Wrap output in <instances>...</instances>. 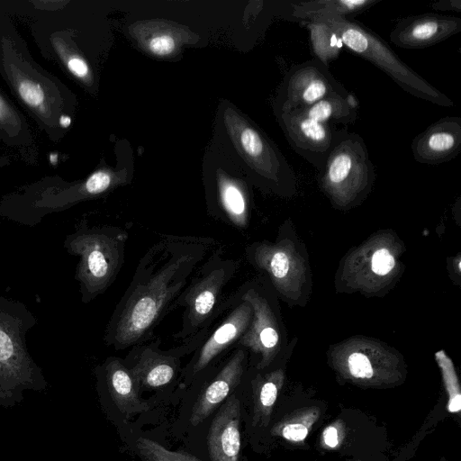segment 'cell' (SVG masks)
<instances>
[{"label":"cell","mask_w":461,"mask_h":461,"mask_svg":"<svg viewBox=\"0 0 461 461\" xmlns=\"http://www.w3.org/2000/svg\"><path fill=\"white\" fill-rule=\"evenodd\" d=\"M252 314L250 303L242 299L237 290L231 294L230 306L194 350L185 368L187 379L196 378L221 357H226L246 331Z\"/></svg>","instance_id":"obj_8"},{"label":"cell","mask_w":461,"mask_h":461,"mask_svg":"<svg viewBox=\"0 0 461 461\" xmlns=\"http://www.w3.org/2000/svg\"><path fill=\"white\" fill-rule=\"evenodd\" d=\"M12 2H0V76L15 100L53 142L65 137L61 116H72V93L37 63L8 15Z\"/></svg>","instance_id":"obj_2"},{"label":"cell","mask_w":461,"mask_h":461,"mask_svg":"<svg viewBox=\"0 0 461 461\" xmlns=\"http://www.w3.org/2000/svg\"><path fill=\"white\" fill-rule=\"evenodd\" d=\"M394 267V259L385 249L377 250L372 259L373 271L380 276L388 274Z\"/></svg>","instance_id":"obj_26"},{"label":"cell","mask_w":461,"mask_h":461,"mask_svg":"<svg viewBox=\"0 0 461 461\" xmlns=\"http://www.w3.org/2000/svg\"><path fill=\"white\" fill-rule=\"evenodd\" d=\"M278 116L293 150L321 172L341 134L342 128L318 122L301 110H294Z\"/></svg>","instance_id":"obj_10"},{"label":"cell","mask_w":461,"mask_h":461,"mask_svg":"<svg viewBox=\"0 0 461 461\" xmlns=\"http://www.w3.org/2000/svg\"><path fill=\"white\" fill-rule=\"evenodd\" d=\"M240 421V401L232 395L220 408L209 429L207 446L211 461H238Z\"/></svg>","instance_id":"obj_15"},{"label":"cell","mask_w":461,"mask_h":461,"mask_svg":"<svg viewBox=\"0 0 461 461\" xmlns=\"http://www.w3.org/2000/svg\"><path fill=\"white\" fill-rule=\"evenodd\" d=\"M218 244L210 237L161 235L139 260L105 326L104 344L122 350L153 339L157 326Z\"/></svg>","instance_id":"obj_1"},{"label":"cell","mask_w":461,"mask_h":461,"mask_svg":"<svg viewBox=\"0 0 461 461\" xmlns=\"http://www.w3.org/2000/svg\"><path fill=\"white\" fill-rule=\"evenodd\" d=\"M268 264L274 277L281 279L287 275L289 270V260L284 252L278 251L274 253Z\"/></svg>","instance_id":"obj_27"},{"label":"cell","mask_w":461,"mask_h":461,"mask_svg":"<svg viewBox=\"0 0 461 461\" xmlns=\"http://www.w3.org/2000/svg\"><path fill=\"white\" fill-rule=\"evenodd\" d=\"M359 103L353 93H333L301 110L309 118L330 125L353 124L357 118Z\"/></svg>","instance_id":"obj_18"},{"label":"cell","mask_w":461,"mask_h":461,"mask_svg":"<svg viewBox=\"0 0 461 461\" xmlns=\"http://www.w3.org/2000/svg\"><path fill=\"white\" fill-rule=\"evenodd\" d=\"M277 396V386L272 380L266 381L259 388L255 406V420L266 417Z\"/></svg>","instance_id":"obj_23"},{"label":"cell","mask_w":461,"mask_h":461,"mask_svg":"<svg viewBox=\"0 0 461 461\" xmlns=\"http://www.w3.org/2000/svg\"><path fill=\"white\" fill-rule=\"evenodd\" d=\"M11 158L5 155H0V169L10 165Z\"/></svg>","instance_id":"obj_31"},{"label":"cell","mask_w":461,"mask_h":461,"mask_svg":"<svg viewBox=\"0 0 461 461\" xmlns=\"http://www.w3.org/2000/svg\"><path fill=\"white\" fill-rule=\"evenodd\" d=\"M432 8L441 11H457L461 10L460 0H442L432 4Z\"/></svg>","instance_id":"obj_29"},{"label":"cell","mask_w":461,"mask_h":461,"mask_svg":"<svg viewBox=\"0 0 461 461\" xmlns=\"http://www.w3.org/2000/svg\"><path fill=\"white\" fill-rule=\"evenodd\" d=\"M135 447L143 461H201L187 453L168 450L158 442L143 437L136 440Z\"/></svg>","instance_id":"obj_22"},{"label":"cell","mask_w":461,"mask_h":461,"mask_svg":"<svg viewBox=\"0 0 461 461\" xmlns=\"http://www.w3.org/2000/svg\"><path fill=\"white\" fill-rule=\"evenodd\" d=\"M149 50L157 56H166L170 54L176 48L175 39L168 34H159L154 36L149 41Z\"/></svg>","instance_id":"obj_25"},{"label":"cell","mask_w":461,"mask_h":461,"mask_svg":"<svg viewBox=\"0 0 461 461\" xmlns=\"http://www.w3.org/2000/svg\"><path fill=\"white\" fill-rule=\"evenodd\" d=\"M128 238L121 227L91 226L85 218L66 236L64 249L79 258L74 278L83 303L92 302L113 285L124 263Z\"/></svg>","instance_id":"obj_5"},{"label":"cell","mask_w":461,"mask_h":461,"mask_svg":"<svg viewBox=\"0 0 461 461\" xmlns=\"http://www.w3.org/2000/svg\"><path fill=\"white\" fill-rule=\"evenodd\" d=\"M308 429L301 423L285 425L282 429V435L288 440L300 441L306 438Z\"/></svg>","instance_id":"obj_28"},{"label":"cell","mask_w":461,"mask_h":461,"mask_svg":"<svg viewBox=\"0 0 461 461\" xmlns=\"http://www.w3.org/2000/svg\"><path fill=\"white\" fill-rule=\"evenodd\" d=\"M323 438L327 446L335 447L339 443L337 429L332 426L326 428L323 432Z\"/></svg>","instance_id":"obj_30"},{"label":"cell","mask_w":461,"mask_h":461,"mask_svg":"<svg viewBox=\"0 0 461 461\" xmlns=\"http://www.w3.org/2000/svg\"><path fill=\"white\" fill-rule=\"evenodd\" d=\"M375 167L360 135L342 128L341 134L320 172L330 192H362L375 180Z\"/></svg>","instance_id":"obj_7"},{"label":"cell","mask_w":461,"mask_h":461,"mask_svg":"<svg viewBox=\"0 0 461 461\" xmlns=\"http://www.w3.org/2000/svg\"><path fill=\"white\" fill-rule=\"evenodd\" d=\"M333 93L348 91L324 64L312 59L294 65L280 87L277 115L308 107Z\"/></svg>","instance_id":"obj_9"},{"label":"cell","mask_w":461,"mask_h":461,"mask_svg":"<svg viewBox=\"0 0 461 461\" xmlns=\"http://www.w3.org/2000/svg\"><path fill=\"white\" fill-rule=\"evenodd\" d=\"M460 31L459 17L423 14L400 20L390 32V41L402 49H423L436 45Z\"/></svg>","instance_id":"obj_12"},{"label":"cell","mask_w":461,"mask_h":461,"mask_svg":"<svg viewBox=\"0 0 461 461\" xmlns=\"http://www.w3.org/2000/svg\"><path fill=\"white\" fill-rule=\"evenodd\" d=\"M348 367L350 373L357 378H370L373 375V369L367 357L361 353H353L348 357Z\"/></svg>","instance_id":"obj_24"},{"label":"cell","mask_w":461,"mask_h":461,"mask_svg":"<svg viewBox=\"0 0 461 461\" xmlns=\"http://www.w3.org/2000/svg\"><path fill=\"white\" fill-rule=\"evenodd\" d=\"M310 19L328 24L339 35L344 47L377 67L408 94L438 106H454L449 97L401 60L369 28L352 19L325 13L309 15L301 22Z\"/></svg>","instance_id":"obj_6"},{"label":"cell","mask_w":461,"mask_h":461,"mask_svg":"<svg viewBox=\"0 0 461 461\" xmlns=\"http://www.w3.org/2000/svg\"><path fill=\"white\" fill-rule=\"evenodd\" d=\"M381 0H314L292 2V20L301 22L314 14H332L343 18L352 17L366 11Z\"/></svg>","instance_id":"obj_19"},{"label":"cell","mask_w":461,"mask_h":461,"mask_svg":"<svg viewBox=\"0 0 461 461\" xmlns=\"http://www.w3.org/2000/svg\"><path fill=\"white\" fill-rule=\"evenodd\" d=\"M38 322L22 302L0 294V405L19 404L25 391L48 386L43 370L33 360L26 334Z\"/></svg>","instance_id":"obj_4"},{"label":"cell","mask_w":461,"mask_h":461,"mask_svg":"<svg viewBox=\"0 0 461 461\" xmlns=\"http://www.w3.org/2000/svg\"><path fill=\"white\" fill-rule=\"evenodd\" d=\"M247 350L235 347L211 382L201 392L192 410L190 422L202 423L238 387L244 374Z\"/></svg>","instance_id":"obj_14"},{"label":"cell","mask_w":461,"mask_h":461,"mask_svg":"<svg viewBox=\"0 0 461 461\" xmlns=\"http://www.w3.org/2000/svg\"><path fill=\"white\" fill-rule=\"evenodd\" d=\"M411 149L420 164L437 166L452 160L461 151V118L439 119L415 136Z\"/></svg>","instance_id":"obj_13"},{"label":"cell","mask_w":461,"mask_h":461,"mask_svg":"<svg viewBox=\"0 0 461 461\" xmlns=\"http://www.w3.org/2000/svg\"><path fill=\"white\" fill-rule=\"evenodd\" d=\"M153 338L134 345L124 360L139 390H155L169 384L180 370V357L159 348Z\"/></svg>","instance_id":"obj_11"},{"label":"cell","mask_w":461,"mask_h":461,"mask_svg":"<svg viewBox=\"0 0 461 461\" xmlns=\"http://www.w3.org/2000/svg\"><path fill=\"white\" fill-rule=\"evenodd\" d=\"M224 254L219 243L173 304V310L184 309L180 330L173 335L180 344L170 348L180 357L198 348L230 304L231 294H226L225 289L238 272L240 263Z\"/></svg>","instance_id":"obj_3"},{"label":"cell","mask_w":461,"mask_h":461,"mask_svg":"<svg viewBox=\"0 0 461 461\" xmlns=\"http://www.w3.org/2000/svg\"><path fill=\"white\" fill-rule=\"evenodd\" d=\"M309 32L313 59L329 68L337 59L344 47L339 35L328 24L317 20L301 22Z\"/></svg>","instance_id":"obj_21"},{"label":"cell","mask_w":461,"mask_h":461,"mask_svg":"<svg viewBox=\"0 0 461 461\" xmlns=\"http://www.w3.org/2000/svg\"><path fill=\"white\" fill-rule=\"evenodd\" d=\"M95 372L104 381L113 402L124 418L149 410V405L139 397L140 390L123 359L109 357Z\"/></svg>","instance_id":"obj_16"},{"label":"cell","mask_w":461,"mask_h":461,"mask_svg":"<svg viewBox=\"0 0 461 461\" xmlns=\"http://www.w3.org/2000/svg\"><path fill=\"white\" fill-rule=\"evenodd\" d=\"M0 141L14 149L25 162L37 160L36 143L26 116L1 89Z\"/></svg>","instance_id":"obj_17"},{"label":"cell","mask_w":461,"mask_h":461,"mask_svg":"<svg viewBox=\"0 0 461 461\" xmlns=\"http://www.w3.org/2000/svg\"><path fill=\"white\" fill-rule=\"evenodd\" d=\"M219 211L216 218L235 229L244 228L248 220V198L236 182L221 178L218 183Z\"/></svg>","instance_id":"obj_20"}]
</instances>
